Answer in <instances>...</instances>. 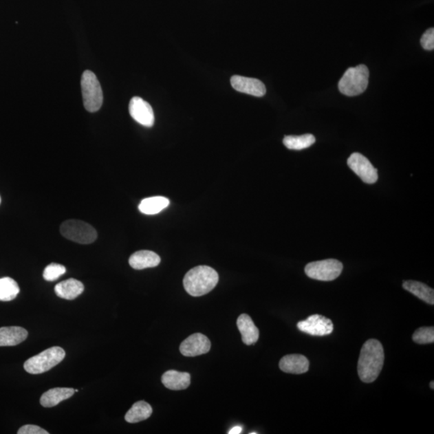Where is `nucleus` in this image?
Instances as JSON below:
<instances>
[{
  "label": "nucleus",
  "instance_id": "1",
  "mask_svg": "<svg viewBox=\"0 0 434 434\" xmlns=\"http://www.w3.org/2000/svg\"><path fill=\"white\" fill-rule=\"evenodd\" d=\"M384 362L382 345L376 340L366 341L360 351L358 362V374L365 383H371L378 378Z\"/></svg>",
  "mask_w": 434,
  "mask_h": 434
},
{
  "label": "nucleus",
  "instance_id": "2",
  "mask_svg": "<svg viewBox=\"0 0 434 434\" xmlns=\"http://www.w3.org/2000/svg\"><path fill=\"white\" fill-rule=\"evenodd\" d=\"M219 281L217 272L207 265H199L190 270L184 276L186 292L193 297H200L211 292Z\"/></svg>",
  "mask_w": 434,
  "mask_h": 434
},
{
  "label": "nucleus",
  "instance_id": "3",
  "mask_svg": "<svg viewBox=\"0 0 434 434\" xmlns=\"http://www.w3.org/2000/svg\"><path fill=\"white\" fill-rule=\"evenodd\" d=\"M369 70L368 67L360 65L349 68L338 83L341 94L354 97L363 94L369 85Z\"/></svg>",
  "mask_w": 434,
  "mask_h": 434
},
{
  "label": "nucleus",
  "instance_id": "4",
  "mask_svg": "<svg viewBox=\"0 0 434 434\" xmlns=\"http://www.w3.org/2000/svg\"><path fill=\"white\" fill-rule=\"evenodd\" d=\"M65 351L60 347H52L28 359L23 367L27 373L37 375L45 373L65 359Z\"/></svg>",
  "mask_w": 434,
  "mask_h": 434
},
{
  "label": "nucleus",
  "instance_id": "5",
  "mask_svg": "<svg viewBox=\"0 0 434 434\" xmlns=\"http://www.w3.org/2000/svg\"><path fill=\"white\" fill-rule=\"evenodd\" d=\"M80 85L85 109L90 113L98 111L102 106L103 93L97 76L91 71H85Z\"/></svg>",
  "mask_w": 434,
  "mask_h": 434
},
{
  "label": "nucleus",
  "instance_id": "6",
  "mask_svg": "<svg viewBox=\"0 0 434 434\" xmlns=\"http://www.w3.org/2000/svg\"><path fill=\"white\" fill-rule=\"evenodd\" d=\"M62 236L82 245H89L96 241L98 232L87 222L78 220L65 221L61 226Z\"/></svg>",
  "mask_w": 434,
  "mask_h": 434
},
{
  "label": "nucleus",
  "instance_id": "7",
  "mask_svg": "<svg viewBox=\"0 0 434 434\" xmlns=\"http://www.w3.org/2000/svg\"><path fill=\"white\" fill-rule=\"evenodd\" d=\"M343 264L336 259L311 262L305 267V273L312 279L323 281L335 280L343 271Z\"/></svg>",
  "mask_w": 434,
  "mask_h": 434
},
{
  "label": "nucleus",
  "instance_id": "8",
  "mask_svg": "<svg viewBox=\"0 0 434 434\" xmlns=\"http://www.w3.org/2000/svg\"><path fill=\"white\" fill-rule=\"evenodd\" d=\"M347 165L366 184H373L378 180V170L363 155L353 153L347 160Z\"/></svg>",
  "mask_w": 434,
  "mask_h": 434
},
{
  "label": "nucleus",
  "instance_id": "9",
  "mask_svg": "<svg viewBox=\"0 0 434 434\" xmlns=\"http://www.w3.org/2000/svg\"><path fill=\"white\" fill-rule=\"evenodd\" d=\"M300 331L313 336H325L330 335L334 330L333 323L330 318L313 314L306 321H300L297 324Z\"/></svg>",
  "mask_w": 434,
  "mask_h": 434
},
{
  "label": "nucleus",
  "instance_id": "10",
  "mask_svg": "<svg viewBox=\"0 0 434 434\" xmlns=\"http://www.w3.org/2000/svg\"><path fill=\"white\" fill-rule=\"evenodd\" d=\"M129 111L133 120L146 127H153L155 114L151 105L141 98L135 97L129 105Z\"/></svg>",
  "mask_w": 434,
  "mask_h": 434
},
{
  "label": "nucleus",
  "instance_id": "11",
  "mask_svg": "<svg viewBox=\"0 0 434 434\" xmlns=\"http://www.w3.org/2000/svg\"><path fill=\"white\" fill-rule=\"evenodd\" d=\"M211 349V342L203 334L195 333L180 345V351L184 356L193 357L206 354Z\"/></svg>",
  "mask_w": 434,
  "mask_h": 434
},
{
  "label": "nucleus",
  "instance_id": "12",
  "mask_svg": "<svg viewBox=\"0 0 434 434\" xmlns=\"http://www.w3.org/2000/svg\"><path fill=\"white\" fill-rule=\"evenodd\" d=\"M231 85L237 91L255 97H263L266 93L265 85L259 79L233 76Z\"/></svg>",
  "mask_w": 434,
  "mask_h": 434
},
{
  "label": "nucleus",
  "instance_id": "13",
  "mask_svg": "<svg viewBox=\"0 0 434 434\" xmlns=\"http://www.w3.org/2000/svg\"><path fill=\"white\" fill-rule=\"evenodd\" d=\"M310 362L306 356L299 354L287 355L281 358L279 368L286 373L303 374L309 370Z\"/></svg>",
  "mask_w": 434,
  "mask_h": 434
},
{
  "label": "nucleus",
  "instance_id": "14",
  "mask_svg": "<svg viewBox=\"0 0 434 434\" xmlns=\"http://www.w3.org/2000/svg\"><path fill=\"white\" fill-rule=\"evenodd\" d=\"M160 261V257L155 252L140 250L131 256L130 259H129V264L133 269L141 270L158 266Z\"/></svg>",
  "mask_w": 434,
  "mask_h": 434
},
{
  "label": "nucleus",
  "instance_id": "15",
  "mask_svg": "<svg viewBox=\"0 0 434 434\" xmlns=\"http://www.w3.org/2000/svg\"><path fill=\"white\" fill-rule=\"evenodd\" d=\"M237 327L241 334L242 341L246 345H252L259 340V330L250 316L242 314L237 318Z\"/></svg>",
  "mask_w": 434,
  "mask_h": 434
},
{
  "label": "nucleus",
  "instance_id": "16",
  "mask_svg": "<svg viewBox=\"0 0 434 434\" xmlns=\"http://www.w3.org/2000/svg\"><path fill=\"white\" fill-rule=\"evenodd\" d=\"M28 333L21 327H6L0 328V347H12L25 341Z\"/></svg>",
  "mask_w": 434,
  "mask_h": 434
},
{
  "label": "nucleus",
  "instance_id": "17",
  "mask_svg": "<svg viewBox=\"0 0 434 434\" xmlns=\"http://www.w3.org/2000/svg\"><path fill=\"white\" fill-rule=\"evenodd\" d=\"M162 383L166 389L177 391L184 390L189 387L191 376L188 373H180L175 370H170L162 376Z\"/></svg>",
  "mask_w": 434,
  "mask_h": 434
},
{
  "label": "nucleus",
  "instance_id": "18",
  "mask_svg": "<svg viewBox=\"0 0 434 434\" xmlns=\"http://www.w3.org/2000/svg\"><path fill=\"white\" fill-rule=\"evenodd\" d=\"M54 290L59 298L74 300L83 293L84 285L78 280L70 279L57 284Z\"/></svg>",
  "mask_w": 434,
  "mask_h": 434
},
{
  "label": "nucleus",
  "instance_id": "19",
  "mask_svg": "<svg viewBox=\"0 0 434 434\" xmlns=\"http://www.w3.org/2000/svg\"><path fill=\"white\" fill-rule=\"evenodd\" d=\"M74 393L75 390L70 388L52 389L41 395V404L45 408L56 406L63 400L73 397Z\"/></svg>",
  "mask_w": 434,
  "mask_h": 434
},
{
  "label": "nucleus",
  "instance_id": "20",
  "mask_svg": "<svg viewBox=\"0 0 434 434\" xmlns=\"http://www.w3.org/2000/svg\"><path fill=\"white\" fill-rule=\"evenodd\" d=\"M403 287L424 303L434 304V290L427 285L417 281H404Z\"/></svg>",
  "mask_w": 434,
  "mask_h": 434
},
{
  "label": "nucleus",
  "instance_id": "21",
  "mask_svg": "<svg viewBox=\"0 0 434 434\" xmlns=\"http://www.w3.org/2000/svg\"><path fill=\"white\" fill-rule=\"evenodd\" d=\"M153 412L151 405L146 402H138L127 413L125 420L128 423H138L149 419Z\"/></svg>",
  "mask_w": 434,
  "mask_h": 434
},
{
  "label": "nucleus",
  "instance_id": "22",
  "mask_svg": "<svg viewBox=\"0 0 434 434\" xmlns=\"http://www.w3.org/2000/svg\"><path fill=\"white\" fill-rule=\"evenodd\" d=\"M170 200L164 197H154L142 199L138 209L146 215H155L169 207Z\"/></svg>",
  "mask_w": 434,
  "mask_h": 434
},
{
  "label": "nucleus",
  "instance_id": "23",
  "mask_svg": "<svg viewBox=\"0 0 434 434\" xmlns=\"http://www.w3.org/2000/svg\"><path fill=\"white\" fill-rule=\"evenodd\" d=\"M316 137L312 133L300 136H285L283 140V144L290 150L300 151L308 149L316 142Z\"/></svg>",
  "mask_w": 434,
  "mask_h": 434
},
{
  "label": "nucleus",
  "instance_id": "24",
  "mask_svg": "<svg viewBox=\"0 0 434 434\" xmlns=\"http://www.w3.org/2000/svg\"><path fill=\"white\" fill-rule=\"evenodd\" d=\"M20 287L17 281L11 278L0 279V301L10 302L17 297Z\"/></svg>",
  "mask_w": 434,
  "mask_h": 434
},
{
  "label": "nucleus",
  "instance_id": "25",
  "mask_svg": "<svg viewBox=\"0 0 434 434\" xmlns=\"http://www.w3.org/2000/svg\"><path fill=\"white\" fill-rule=\"evenodd\" d=\"M413 340L419 345H427L434 342V327H420L414 332Z\"/></svg>",
  "mask_w": 434,
  "mask_h": 434
},
{
  "label": "nucleus",
  "instance_id": "26",
  "mask_svg": "<svg viewBox=\"0 0 434 434\" xmlns=\"http://www.w3.org/2000/svg\"><path fill=\"white\" fill-rule=\"evenodd\" d=\"M66 269L64 265L52 263L47 265L43 273L44 279L47 281H54L65 274Z\"/></svg>",
  "mask_w": 434,
  "mask_h": 434
},
{
  "label": "nucleus",
  "instance_id": "27",
  "mask_svg": "<svg viewBox=\"0 0 434 434\" xmlns=\"http://www.w3.org/2000/svg\"><path fill=\"white\" fill-rule=\"evenodd\" d=\"M421 44L424 50L431 51L434 49V30L433 28H429L426 32L424 33L422 39Z\"/></svg>",
  "mask_w": 434,
  "mask_h": 434
},
{
  "label": "nucleus",
  "instance_id": "28",
  "mask_svg": "<svg viewBox=\"0 0 434 434\" xmlns=\"http://www.w3.org/2000/svg\"><path fill=\"white\" fill-rule=\"evenodd\" d=\"M18 434H49L50 433L45 431L42 428L33 426V424H26L23 426L17 432Z\"/></svg>",
  "mask_w": 434,
  "mask_h": 434
},
{
  "label": "nucleus",
  "instance_id": "29",
  "mask_svg": "<svg viewBox=\"0 0 434 434\" xmlns=\"http://www.w3.org/2000/svg\"><path fill=\"white\" fill-rule=\"evenodd\" d=\"M242 432V427L241 426H235L230 429V431L228 432L230 434H239Z\"/></svg>",
  "mask_w": 434,
  "mask_h": 434
},
{
  "label": "nucleus",
  "instance_id": "30",
  "mask_svg": "<svg viewBox=\"0 0 434 434\" xmlns=\"http://www.w3.org/2000/svg\"><path fill=\"white\" fill-rule=\"evenodd\" d=\"M431 388L432 389H434V382H433V381H432V382L431 383Z\"/></svg>",
  "mask_w": 434,
  "mask_h": 434
},
{
  "label": "nucleus",
  "instance_id": "31",
  "mask_svg": "<svg viewBox=\"0 0 434 434\" xmlns=\"http://www.w3.org/2000/svg\"><path fill=\"white\" fill-rule=\"evenodd\" d=\"M0 204H1V197H0Z\"/></svg>",
  "mask_w": 434,
  "mask_h": 434
}]
</instances>
